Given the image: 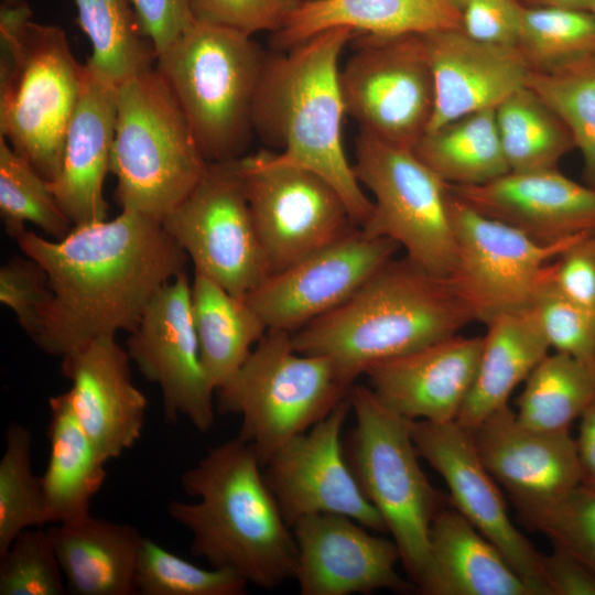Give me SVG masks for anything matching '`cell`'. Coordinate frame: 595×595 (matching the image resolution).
Masks as SVG:
<instances>
[{"mask_svg": "<svg viewBox=\"0 0 595 595\" xmlns=\"http://www.w3.org/2000/svg\"><path fill=\"white\" fill-rule=\"evenodd\" d=\"M15 240L47 273L52 300L34 343L54 356L118 331L130 333L188 258L162 221L130 210L74 226L62 239L24 230Z\"/></svg>", "mask_w": 595, "mask_h": 595, "instance_id": "cell-1", "label": "cell"}, {"mask_svg": "<svg viewBox=\"0 0 595 595\" xmlns=\"http://www.w3.org/2000/svg\"><path fill=\"white\" fill-rule=\"evenodd\" d=\"M181 484L198 500L171 501L167 512L191 532L193 555L264 589L294 577L293 531L250 444L236 436L209 448Z\"/></svg>", "mask_w": 595, "mask_h": 595, "instance_id": "cell-2", "label": "cell"}, {"mask_svg": "<svg viewBox=\"0 0 595 595\" xmlns=\"http://www.w3.org/2000/svg\"><path fill=\"white\" fill-rule=\"evenodd\" d=\"M474 317L448 279L390 259L348 300L291 334L296 351L331 359L354 385L382 360L456 335Z\"/></svg>", "mask_w": 595, "mask_h": 595, "instance_id": "cell-3", "label": "cell"}, {"mask_svg": "<svg viewBox=\"0 0 595 595\" xmlns=\"http://www.w3.org/2000/svg\"><path fill=\"white\" fill-rule=\"evenodd\" d=\"M356 33L324 31L266 57L253 113V130L280 148L285 161L309 169L332 184L361 227L372 202L360 187L343 143L346 115L339 84V57Z\"/></svg>", "mask_w": 595, "mask_h": 595, "instance_id": "cell-4", "label": "cell"}, {"mask_svg": "<svg viewBox=\"0 0 595 595\" xmlns=\"http://www.w3.org/2000/svg\"><path fill=\"white\" fill-rule=\"evenodd\" d=\"M26 6L0 11V136L52 181L61 166L85 65L63 29L31 21Z\"/></svg>", "mask_w": 595, "mask_h": 595, "instance_id": "cell-5", "label": "cell"}, {"mask_svg": "<svg viewBox=\"0 0 595 595\" xmlns=\"http://www.w3.org/2000/svg\"><path fill=\"white\" fill-rule=\"evenodd\" d=\"M264 62L251 36L199 22L156 56L154 67L208 162L244 156Z\"/></svg>", "mask_w": 595, "mask_h": 595, "instance_id": "cell-6", "label": "cell"}, {"mask_svg": "<svg viewBox=\"0 0 595 595\" xmlns=\"http://www.w3.org/2000/svg\"><path fill=\"white\" fill-rule=\"evenodd\" d=\"M204 158L172 90L152 67L117 87L110 172L121 210L160 221L203 176Z\"/></svg>", "mask_w": 595, "mask_h": 595, "instance_id": "cell-7", "label": "cell"}, {"mask_svg": "<svg viewBox=\"0 0 595 595\" xmlns=\"http://www.w3.org/2000/svg\"><path fill=\"white\" fill-rule=\"evenodd\" d=\"M353 385L325 356L295 350L291 333L268 329L218 392L221 412L241 418L237 436L261 465L293 437L328 415Z\"/></svg>", "mask_w": 595, "mask_h": 595, "instance_id": "cell-8", "label": "cell"}, {"mask_svg": "<svg viewBox=\"0 0 595 595\" xmlns=\"http://www.w3.org/2000/svg\"><path fill=\"white\" fill-rule=\"evenodd\" d=\"M355 425L346 443L349 467L382 517L414 585L426 559L432 521L443 507L419 463L409 420L385 405L370 387L348 392Z\"/></svg>", "mask_w": 595, "mask_h": 595, "instance_id": "cell-9", "label": "cell"}, {"mask_svg": "<svg viewBox=\"0 0 595 595\" xmlns=\"http://www.w3.org/2000/svg\"><path fill=\"white\" fill-rule=\"evenodd\" d=\"M355 175L372 194V213L359 227L386 237L426 272L448 279L455 241L448 213V185L411 149L360 130L355 141Z\"/></svg>", "mask_w": 595, "mask_h": 595, "instance_id": "cell-10", "label": "cell"}, {"mask_svg": "<svg viewBox=\"0 0 595 595\" xmlns=\"http://www.w3.org/2000/svg\"><path fill=\"white\" fill-rule=\"evenodd\" d=\"M238 166L269 275L359 228L332 184L278 152L259 150Z\"/></svg>", "mask_w": 595, "mask_h": 595, "instance_id": "cell-11", "label": "cell"}, {"mask_svg": "<svg viewBox=\"0 0 595 595\" xmlns=\"http://www.w3.org/2000/svg\"><path fill=\"white\" fill-rule=\"evenodd\" d=\"M195 272L245 299L268 275L238 159L208 162L191 193L162 220Z\"/></svg>", "mask_w": 595, "mask_h": 595, "instance_id": "cell-12", "label": "cell"}, {"mask_svg": "<svg viewBox=\"0 0 595 595\" xmlns=\"http://www.w3.org/2000/svg\"><path fill=\"white\" fill-rule=\"evenodd\" d=\"M447 203L455 241L448 280L474 321L484 324L501 313L529 307L551 262L583 236L541 245L478 213L450 190Z\"/></svg>", "mask_w": 595, "mask_h": 595, "instance_id": "cell-13", "label": "cell"}, {"mask_svg": "<svg viewBox=\"0 0 595 595\" xmlns=\"http://www.w3.org/2000/svg\"><path fill=\"white\" fill-rule=\"evenodd\" d=\"M346 115L360 130L413 149L434 110V82L421 34L364 35L339 72Z\"/></svg>", "mask_w": 595, "mask_h": 595, "instance_id": "cell-14", "label": "cell"}, {"mask_svg": "<svg viewBox=\"0 0 595 595\" xmlns=\"http://www.w3.org/2000/svg\"><path fill=\"white\" fill-rule=\"evenodd\" d=\"M349 412L347 396L328 415L293 437L262 466L266 483L291 529L306 516L338 513L374 532L387 531L346 458L342 431Z\"/></svg>", "mask_w": 595, "mask_h": 595, "instance_id": "cell-15", "label": "cell"}, {"mask_svg": "<svg viewBox=\"0 0 595 595\" xmlns=\"http://www.w3.org/2000/svg\"><path fill=\"white\" fill-rule=\"evenodd\" d=\"M186 270L150 301L130 332L127 351L139 371L159 386L164 416H185L199 432L214 424L212 389L201 359Z\"/></svg>", "mask_w": 595, "mask_h": 595, "instance_id": "cell-16", "label": "cell"}, {"mask_svg": "<svg viewBox=\"0 0 595 595\" xmlns=\"http://www.w3.org/2000/svg\"><path fill=\"white\" fill-rule=\"evenodd\" d=\"M399 248L358 228L268 275L245 300L268 329L292 334L348 300Z\"/></svg>", "mask_w": 595, "mask_h": 595, "instance_id": "cell-17", "label": "cell"}, {"mask_svg": "<svg viewBox=\"0 0 595 595\" xmlns=\"http://www.w3.org/2000/svg\"><path fill=\"white\" fill-rule=\"evenodd\" d=\"M420 458L444 479L455 507L507 559L536 591L548 595L542 581V553L512 523L497 482L484 466L473 431L456 420L412 421Z\"/></svg>", "mask_w": 595, "mask_h": 595, "instance_id": "cell-18", "label": "cell"}, {"mask_svg": "<svg viewBox=\"0 0 595 595\" xmlns=\"http://www.w3.org/2000/svg\"><path fill=\"white\" fill-rule=\"evenodd\" d=\"M473 436L484 466L508 493L526 524L581 485L576 443L570 432L528 428L507 404L473 430Z\"/></svg>", "mask_w": 595, "mask_h": 595, "instance_id": "cell-19", "label": "cell"}, {"mask_svg": "<svg viewBox=\"0 0 595 595\" xmlns=\"http://www.w3.org/2000/svg\"><path fill=\"white\" fill-rule=\"evenodd\" d=\"M298 556L294 577L302 595L370 594L379 589L408 592L393 539L374 534L350 517L316 513L292 526Z\"/></svg>", "mask_w": 595, "mask_h": 595, "instance_id": "cell-20", "label": "cell"}, {"mask_svg": "<svg viewBox=\"0 0 595 595\" xmlns=\"http://www.w3.org/2000/svg\"><path fill=\"white\" fill-rule=\"evenodd\" d=\"M61 370L72 382L73 411L107 463L140 439L148 400L133 385L131 358L113 335L97 337L62 356Z\"/></svg>", "mask_w": 595, "mask_h": 595, "instance_id": "cell-21", "label": "cell"}, {"mask_svg": "<svg viewBox=\"0 0 595 595\" xmlns=\"http://www.w3.org/2000/svg\"><path fill=\"white\" fill-rule=\"evenodd\" d=\"M448 190L478 213L541 245L595 231V188L558 169L508 172L480 185L448 184Z\"/></svg>", "mask_w": 595, "mask_h": 595, "instance_id": "cell-22", "label": "cell"}, {"mask_svg": "<svg viewBox=\"0 0 595 595\" xmlns=\"http://www.w3.org/2000/svg\"><path fill=\"white\" fill-rule=\"evenodd\" d=\"M483 337L453 335L379 361L365 376L379 400L412 421L456 420L473 386Z\"/></svg>", "mask_w": 595, "mask_h": 595, "instance_id": "cell-23", "label": "cell"}, {"mask_svg": "<svg viewBox=\"0 0 595 595\" xmlns=\"http://www.w3.org/2000/svg\"><path fill=\"white\" fill-rule=\"evenodd\" d=\"M421 35L434 82V110L426 131L496 109L526 87L531 66L518 47L482 43L462 29Z\"/></svg>", "mask_w": 595, "mask_h": 595, "instance_id": "cell-24", "label": "cell"}, {"mask_svg": "<svg viewBox=\"0 0 595 595\" xmlns=\"http://www.w3.org/2000/svg\"><path fill=\"white\" fill-rule=\"evenodd\" d=\"M80 95L68 123L62 162L51 190L73 226L107 219L104 182L110 172L117 85L86 63Z\"/></svg>", "mask_w": 595, "mask_h": 595, "instance_id": "cell-25", "label": "cell"}, {"mask_svg": "<svg viewBox=\"0 0 595 595\" xmlns=\"http://www.w3.org/2000/svg\"><path fill=\"white\" fill-rule=\"evenodd\" d=\"M424 595H537L502 553L455 507H442L414 582Z\"/></svg>", "mask_w": 595, "mask_h": 595, "instance_id": "cell-26", "label": "cell"}, {"mask_svg": "<svg viewBox=\"0 0 595 595\" xmlns=\"http://www.w3.org/2000/svg\"><path fill=\"white\" fill-rule=\"evenodd\" d=\"M46 531L69 593L137 594V565L144 538L137 528L89 513L54 523Z\"/></svg>", "mask_w": 595, "mask_h": 595, "instance_id": "cell-27", "label": "cell"}, {"mask_svg": "<svg viewBox=\"0 0 595 595\" xmlns=\"http://www.w3.org/2000/svg\"><path fill=\"white\" fill-rule=\"evenodd\" d=\"M397 36L462 29V14L445 0H302L273 44L289 50L324 31Z\"/></svg>", "mask_w": 595, "mask_h": 595, "instance_id": "cell-28", "label": "cell"}, {"mask_svg": "<svg viewBox=\"0 0 595 595\" xmlns=\"http://www.w3.org/2000/svg\"><path fill=\"white\" fill-rule=\"evenodd\" d=\"M485 325L477 372L456 418L472 431L508 404L515 388L550 349L531 306L501 313Z\"/></svg>", "mask_w": 595, "mask_h": 595, "instance_id": "cell-29", "label": "cell"}, {"mask_svg": "<svg viewBox=\"0 0 595 595\" xmlns=\"http://www.w3.org/2000/svg\"><path fill=\"white\" fill-rule=\"evenodd\" d=\"M48 462L41 476L48 522L62 523L90 513V501L107 472L93 442L79 424L67 391L48 399Z\"/></svg>", "mask_w": 595, "mask_h": 595, "instance_id": "cell-30", "label": "cell"}, {"mask_svg": "<svg viewBox=\"0 0 595 595\" xmlns=\"http://www.w3.org/2000/svg\"><path fill=\"white\" fill-rule=\"evenodd\" d=\"M191 302L202 364L217 392L236 375L268 328L245 299L197 272L191 284Z\"/></svg>", "mask_w": 595, "mask_h": 595, "instance_id": "cell-31", "label": "cell"}, {"mask_svg": "<svg viewBox=\"0 0 595 595\" xmlns=\"http://www.w3.org/2000/svg\"><path fill=\"white\" fill-rule=\"evenodd\" d=\"M412 151L451 185H480L510 172L495 109L472 112L426 131Z\"/></svg>", "mask_w": 595, "mask_h": 595, "instance_id": "cell-32", "label": "cell"}, {"mask_svg": "<svg viewBox=\"0 0 595 595\" xmlns=\"http://www.w3.org/2000/svg\"><path fill=\"white\" fill-rule=\"evenodd\" d=\"M595 400V360L565 353L547 354L524 380L516 415L544 432H570Z\"/></svg>", "mask_w": 595, "mask_h": 595, "instance_id": "cell-33", "label": "cell"}, {"mask_svg": "<svg viewBox=\"0 0 595 595\" xmlns=\"http://www.w3.org/2000/svg\"><path fill=\"white\" fill-rule=\"evenodd\" d=\"M495 113L510 172L558 169L561 158L575 148L566 125L528 87L505 99Z\"/></svg>", "mask_w": 595, "mask_h": 595, "instance_id": "cell-34", "label": "cell"}, {"mask_svg": "<svg viewBox=\"0 0 595 595\" xmlns=\"http://www.w3.org/2000/svg\"><path fill=\"white\" fill-rule=\"evenodd\" d=\"M77 23L89 39L86 64L119 86L152 68L156 54L142 34L130 0H75Z\"/></svg>", "mask_w": 595, "mask_h": 595, "instance_id": "cell-35", "label": "cell"}, {"mask_svg": "<svg viewBox=\"0 0 595 595\" xmlns=\"http://www.w3.org/2000/svg\"><path fill=\"white\" fill-rule=\"evenodd\" d=\"M526 87L566 125L584 161V177L595 188V52L531 67Z\"/></svg>", "mask_w": 595, "mask_h": 595, "instance_id": "cell-36", "label": "cell"}, {"mask_svg": "<svg viewBox=\"0 0 595 595\" xmlns=\"http://www.w3.org/2000/svg\"><path fill=\"white\" fill-rule=\"evenodd\" d=\"M0 215L7 234L17 239L32 223L46 235L64 238L74 227L46 180L0 136Z\"/></svg>", "mask_w": 595, "mask_h": 595, "instance_id": "cell-37", "label": "cell"}, {"mask_svg": "<svg viewBox=\"0 0 595 595\" xmlns=\"http://www.w3.org/2000/svg\"><path fill=\"white\" fill-rule=\"evenodd\" d=\"M32 432L11 423L0 459V553L25 529L48 524L41 476L32 468Z\"/></svg>", "mask_w": 595, "mask_h": 595, "instance_id": "cell-38", "label": "cell"}, {"mask_svg": "<svg viewBox=\"0 0 595 595\" xmlns=\"http://www.w3.org/2000/svg\"><path fill=\"white\" fill-rule=\"evenodd\" d=\"M136 583L141 595H242L248 585L231 571L199 567L148 538L140 547Z\"/></svg>", "mask_w": 595, "mask_h": 595, "instance_id": "cell-39", "label": "cell"}, {"mask_svg": "<svg viewBox=\"0 0 595 595\" xmlns=\"http://www.w3.org/2000/svg\"><path fill=\"white\" fill-rule=\"evenodd\" d=\"M518 48L531 67L595 52V15L586 11L521 6Z\"/></svg>", "mask_w": 595, "mask_h": 595, "instance_id": "cell-40", "label": "cell"}, {"mask_svg": "<svg viewBox=\"0 0 595 595\" xmlns=\"http://www.w3.org/2000/svg\"><path fill=\"white\" fill-rule=\"evenodd\" d=\"M67 593L57 556L43 527L23 530L0 553V595Z\"/></svg>", "mask_w": 595, "mask_h": 595, "instance_id": "cell-41", "label": "cell"}, {"mask_svg": "<svg viewBox=\"0 0 595 595\" xmlns=\"http://www.w3.org/2000/svg\"><path fill=\"white\" fill-rule=\"evenodd\" d=\"M554 351L595 360V313L562 293L551 279V264L530 305Z\"/></svg>", "mask_w": 595, "mask_h": 595, "instance_id": "cell-42", "label": "cell"}, {"mask_svg": "<svg viewBox=\"0 0 595 595\" xmlns=\"http://www.w3.org/2000/svg\"><path fill=\"white\" fill-rule=\"evenodd\" d=\"M526 526L545 534L595 575V491L578 485Z\"/></svg>", "mask_w": 595, "mask_h": 595, "instance_id": "cell-43", "label": "cell"}, {"mask_svg": "<svg viewBox=\"0 0 595 595\" xmlns=\"http://www.w3.org/2000/svg\"><path fill=\"white\" fill-rule=\"evenodd\" d=\"M51 300L47 273L37 261L17 256L1 266L0 301L14 312L21 328L33 342Z\"/></svg>", "mask_w": 595, "mask_h": 595, "instance_id": "cell-44", "label": "cell"}, {"mask_svg": "<svg viewBox=\"0 0 595 595\" xmlns=\"http://www.w3.org/2000/svg\"><path fill=\"white\" fill-rule=\"evenodd\" d=\"M302 0H190L194 20L251 36L280 31Z\"/></svg>", "mask_w": 595, "mask_h": 595, "instance_id": "cell-45", "label": "cell"}, {"mask_svg": "<svg viewBox=\"0 0 595 595\" xmlns=\"http://www.w3.org/2000/svg\"><path fill=\"white\" fill-rule=\"evenodd\" d=\"M462 30L482 43L518 47L521 4L518 0H468Z\"/></svg>", "mask_w": 595, "mask_h": 595, "instance_id": "cell-46", "label": "cell"}, {"mask_svg": "<svg viewBox=\"0 0 595 595\" xmlns=\"http://www.w3.org/2000/svg\"><path fill=\"white\" fill-rule=\"evenodd\" d=\"M551 279L567 298L595 313V231L580 237L551 262Z\"/></svg>", "mask_w": 595, "mask_h": 595, "instance_id": "cell-47", "label": "cell"}, {"mask_svg": "<svg viewBox=\"0 0 595 595\" xmlns=\"http://www.w3.org/2000/svg\"><path fill=\"white\" fill-rule=\"evenodd\" d=\"M142 34L152 43L156 56L194 24L190 0H130Z\"/></svg>", "mask_w": 595, "mask_h": 595, "instance_id": "cell-48", "label": "cell"}, {"mask_svg": "<svg viewBox=\"0 0 595 595\" xmlns=\"http://www.w3.org/2000/svg\"><path fill=\"white\" fill-rule=\"evenodd\" d=\"M542 581L548 595H595V575L556 545L549 554H542Z\"/></svg>", "mask_w": 595, "mask_h": 595, "instance_id": "cell-49", "label": "cell"}, {"mask_svg": "<svg viewBox=\"0 0 595 595\" xmlns=\"http://www.w3.org/2000/svg\"><path fill=\"white\" fill-rule=\"evenodd\" d=\"M575 443L581 485L595 491V400L580 416Z\"/></svg>", "mask_w": 595, "mask_h": 595, "instance_id": "cell-50", "label": "cell"}, {"mask_svg": "<svg viewBox=\"0 0 595 595\" xmlns=\"http://www.w3.org/2000/svg\"><path fill=\"white\" fill-rule=\"evenodd\" d=\"M523 7L559 8L593 13L595 0H518Z\"/></svg>", "mask_w": 595, "mask_h": 595, "instance_id": "cell-51", "label": "cell"}, {"mask_svg": "<svg viewBox=\"0 0 595 595\" xmlns=\"http://www.w3.org/2000/svg\"><path fill=\"white\" fill-rule=\"evenodd\" d=\"M26 6L25 0H1V7L15 8Z\"/></svg>", "mask_w": 595, "mask_h": 595, "instance_id": "cell-52", "label": "cell"}, {"mask_svg": "<svg viewBox=\"0 0 595 595\" xmlns=\"http://www.w3.org/2000/svg\"><path fill=\"white\" fill-rule=\"evenodd\" d=\"M445 1H447L452 7H454L456 10L461 12L468 0H445Z\"/></svg>", "mask_w": 595, "mask_h": 595, "instance_id": "cell-53", "label": "cell"}, {"mask_svg": "<svg viewBox=\"0 0 595 595\" xmlns=\"http://www.w3.org/2000/svg\"><path fill=\"white\" fill-rule=\"evenodd\" d=\"M593 14L595 15V8H594V10H593Z\"/></svg>", "mask_w": 595, "mask_h": 595, "instance_id": "cell-54", "label": "cell"}]
</instances>
